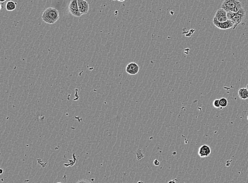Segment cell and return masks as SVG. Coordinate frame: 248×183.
<instances>
[{
    "label": "cell",
    "instance_id": "obj_4",
    "mask_svg": "<svg viewBox=\"0 0 248 183\" xmlns=\"http://www.w3.org/2000/svg\"><path fill=\"white\" fill-rule=\"evenodd\" d=\"M68 9L69 12L71 13V14L73 15L75 17L79 18L82 15L79 11L78 7V4H77V0H71V2L69 4Z\"/></svg>",
    "mask_w": 248,
    "mask_h": 183
},
{
    "label": "cell",
    "instance_id": "obj_22",
    "mask_svg": "<svg viewBox=\"0 0 248 183\" xmlns=\"http://www.w3.org/2000/svg\"><path fill=\"white\" fill-rule=\"evenodd\" d=\"M60 183V182H58V183Z\"/></svg>",
    "mask_w": 248,
    "mask_h": 183
},
{
    "label": "cell",
    "instance_id": "obj_15",
    "mask_svg": "<svg viewBox=\"0 0 248 183\" xmlns=\"http://www.w3.org/2000/svg\"><path fill=\"white\" fill-rule=\"evenodd\" d=\"M160 162L158 160H157V159H155V160H154V162H153V164L155 165V166H159L160 165Z\"/></svg>",
    "mask_w": 248,
    "mask_h": 183
},
{
    "label": "cell",
    "instance_id": "obj_13",
    "mask_svg": "<svg viewBox=\"0 0 248 183\" xmlns=\"http://www.w3.org/2000/svg\"><path fill=\"white\" fill-rule=\"evenodd\" d=\"M213 107H215V108H220V100H218V99H216V100H215L214 102H213Z\"/></svg>",
    "mask_w": 248,
    "mask_h": 183
},
{
    "label": "cell",
    "instance_id": "obj_14",
    "mask_svg": "<svg viewBox=\"0 0 248 183\" xmlns=\"http://www.w3.org/2000/svg\"><path fill=\"white\" fill-rule=\"evenodd\" d=\"M76 183H91L88 180H85V179H83V180H79L78 181H77Z\"/></svg>",
    "mask_w": 248,
    "mask_h": 183
},
{
    "label": "cell",
    "instance_id": "obj_17",
    "mask_svg": "<svg viewBox=\"0 0 248 183\" xmlns=\"http://www.w3.org/2000/svg\"><path fill=\"white\" fill-rule=\"evenodd\" d=\"M6 0H0V2H1V3H2L4 2H5Z\"/></svg>",
    "mask_w": 248,
    "mask_h": 183
},
{
    "label": "cell",
    "instance_id": "obj_2",
    "mask_svg": "<svg viewBox=\"0 0 248 183\" xmlns=\"http://www.w3.org/2000/svg\"><path fill=\"white\" fill-rule=\"evenodd\" d=\"M221 8L227 13L237 12L243 8V5L239 0H224L221 5Z\"/></svg>",
    "mask_w": 248,
    "mask_h": 183
},
{
    "label": "cell",
    "instance_id": "obj_23",
    "mask_svg": "<svg viewBox=\"0 0 248 183\" xmlns=\"http://www.w3.org/2000/svg\"><path fill=\"white\" fill-rule=\"evenodd\" d=\"M113 1H116V0H113Z\"/></svg>",
    "mask_w": 248,
    "mask_h": 183
},
{
    "label": "cell",
    "instance_id": "obj_6",
    "mask_svg": "<svg viewBox=\"0 0 248 183\" xmlns=\"http://www.w3.org/2000/svg\"><path fill=\"white\" fill-rule=\"evenodd\" d=\"M213 19L220 22L227 21L228 20L227 17V11H225L222 8L219 9L217 10Z\"/></svg>",
    "mask_w": 248,
    "mask_h": 183
},
{
    "label": "cell",
    "instance_id": "obj_19",
    "mask_svg": "<svg viewBox=\"0 0 248 183\" xmlns=\"http://www.w3.org/2000/svg\"><path fill=\"white\" fill-rule=\"evenodd\" d=\"M117 1H119L120 2H124V1H125L126 0H117Z\"/></svg>",
    "mask_w": 248,
    "mask_h": 183
},
{
    "label": "cell",
    "instance_id": "obj_16",
    "mask_svg": "<svg viewBox=\"0 0 248 183\" xmlns=\"http://www.w3.org/2000/svg\"><path fill=\"white\" fill-rule=\"evenodd\" d=\"M168 183H176V182H175L174 180H170V181H169Z\"/></svg>",
    "mask_w": 248,
    "mask_h": 183
},
{
    "label": "cell",
    "instance_id": "obj_7",
    "mask_svg": "<svg viewBox=\"0 0 248 183\" xmlns=\"http://www.w3.org/2000/svg\"><path fill=\"white\" fill-rule=\"evenodd\" d=\"M139 66L137 63L135 62H131L126 66V72L130 75H135L139 73Z\"/></svg>",
    "mask_w": 248,
    "mask_h": 183
},
{
    "label": "cell",
    "instance_id": "obj_11",
    "mask_svg": "<svg viewBox=\"0 0 248 183\" xmlns=\"http://www.w3.org/2000/svg\"><path fill=\"white\" fill-rule=\"evenodd\" d=\"M16 3L14 2L13 1H9L6 4V9L8 11H12L14 10L16 8Z\"/></svg>",
    "mask_w": 248,
    "mask_h": 183
},
{
    "label": "cell",
    "instance_id": "obj_5",
    "mask_svg": "<svg viewBox=\"0 0 248 183\" xmlns=\"http://www.w3.org/2000/svg\"><path fill=\"white\" fill-rule=\"evenodd\" d=\"M213 23L215 26H216L218 28L221 30L229 29L230 28L234 27V25L233 22L229 20H227V21L224 22H220L213 19Z\"/></svg>",
    "mask_w": 248,
    "mask_h": 183
},
{
    "label": "cell",
    "instance_id": "obj_8",
    "mask_svg": "<svg viewBox=\"0 0 248 183\" xmlns=\"http://www.w3.org/2000/svg\"><path fill=\"white\" fill-rule=\"evenodd\" d=\"M78 7L82 14H87L89 11V4L85 0H77Z\"/></svg>",
    "mask_w": 248,
    "mask_h": 183
},
{
    "label": "cell",
    "instance_id": "obj_9",
    "mask_svg": "<svg viewBox=\"0 0 248 183\" xmlns=\"http://www.w3.org/2000/svg\"><path fill=\"white\" fill-rule=\"evenodd\" d=\"M198 153L200 157L205 158L210 155L211 153V150L210 147L207 145L203 144L199 147Z\"/></svg>",
    "mask_w": 248,
    "mask_h": 183
},
{
    "label": "cell",
    "instance_id": "obj_10",
    "mask_svg": "<svg viewBox=\"0 0 248 183\" xmlns=\"http://www.w3.org/2000/svg\"><path fill=\"white\" fill-rule=\"evenodd\" d=\"M238 96L240 99L245 100L248 98V90L247 87H242L238 91Z\"/></svg>",
    "mask_w": 248,
    "mask_h": 183
},
{
    "label": "cell",
    "instance_id": "obj_18",
    "mask_svg": "<svg viewBox=\"0 0 248 183\" xmlns=\"http://www.w3.org/2000/svg\"><path fill=\"white\" fill-rule=\"evenodd\" d=\"M3 173V169H1V173L0 174H2Z\"/></svg>",
    "mask_w": 248,
    "mask_h": 183
},
{
    "label": "cell",
    "instance_id": "obj_3",
    "mask_svg": "<svg viewBox=\"0 0 248 183\" xmlns=\"http://www.w3.org/2000/svg\"><path fill=\"white\" fill-rule=\"evenodd\" d=\"M246 15L245 10L243 8L237 12H227V19L232 21L234 23L233 29H235L245 20Z\"/></svg>",
    "mask_w": 248,
    "mask_h": 183
},
{
    "label": "cell",
    "instance_id": "obj_20",
    "mask_svg": "<svg viewBox=\"0 0 248 183\" xmlns=\"http://www.w3.org/2000/svg\"><path fill=\"white\" fill-rule=\"evenodd\" d=\"M247 89H248V85H247Z\"/></svg>",
    "mask_w": 248,
    "mask_h": 183
},
{
    "label": "cell",
    "instance_id": "obj_1",
    "mask_svg": "<svg viewBox=\"0 0 248 183\" xmlns=\"http://www.w3.org/2000/svg\"><path fill=\"white\" fill-rule=\"evenodd\" d=\"M59 19V13L57 9L49 8L44 11L42 19L43 21L48 24H54Z\"/></svg>",
    "mask_w": 248,
    "mask_h": 183
},
{
    "label": "cell",
    "instance_id": "obj_12",
    "mask_svg": "<svg viewBox=\"0 0 248 183\" xmlns=\"http://www.w3.org/2000/svg\"><path fill=\"white\" fill-rule=\"evenodd\" d=\"M220 104L221 107H225L227 106L228 104V101L227 98H223L220 99Z\"/></svg>",
    "mask_w": 248,
    "mask_h": 183
},
{
    "label": "cell",
    "instance_id": "obj_21",
    "mask_svg": "<svg viewBox=\"0 0 248 183\" xmlns=\"http://www.w3.org/2000/svg\"><path fill=\"white\" fill-rule=\"evenodd\" d=\"M247 119H248V117H247Z\"/></svg>",
    "mask_w": 248,
    "mask_h": 183
}]
</instances>
